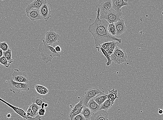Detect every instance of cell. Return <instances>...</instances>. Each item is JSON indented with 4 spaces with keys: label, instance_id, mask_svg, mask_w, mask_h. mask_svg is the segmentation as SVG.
Returning a JSON list of instances; mask_svg holds the SVG:
<instances>
[{
    "label": "cell",
    "instance_id": "cell-35",
    "mask_svg": "<svg viewBox=\"0 0 163 120\" xmlns=\"http://www.w3.org/2000/svg\"><path fill=\"white\" fill-rule=\"evenodd\" d=\"M46 113V109L45 108H41L39 109L38 114L40 116H44Z\"/></svg>",
    "mask_w": 163,
    "mask_h": 120
},
{
    "label": "cell",
    "instance_id": "cell-36",
    "mask_svg": "<svg viewBox=\"0 0 163 120\" xmlns=\"http://www.w3.org/2000/svg\"><path fill=\"white\" fill-rule=\"evenodd\" d=\"M54 48L55 51H56L57 52L59 53L61 52V47L59 46V45H57V46H56Z\"/></svg>",
    "mask_w": 163,
    "mask_h": 120
},
{
    "label": "cell",
    "instance_id": "cell-34",
    "mask_svg": "<svg viewBox=\"0 0 163 120\" xmlns=\"http://www.w3.org/2000/svg\"><path fill=\"white\" fill-rule=\"evenodd\" d=\"M73 120H86L83 115L80 113L73 118Z\"/></svg>",
    "mask_w": 163,
    "mask_h": 120
},
{
    "label": "cell",
    "instance_id": "cell-13",
    "mask_svg": "<svg viewBox=\"0 0 163 120\" xmlns=\"http://www.w3.org/2000/svg\"><path fill=\"white\" fill-rule=\"evenodd\" d=\"M26 13L27 16L32 21L43 20L42 16H41L39 10L32 9Z\"/></svg>",
    "mask_w": 163,
    "mask_h": 120
},
{
    "label": "cell",
    "instance_id": "cell-3",
    "mask_svg": "<svg viewBox=\"0 0 163 120\" xmlns=\"http://www.w3.org/2000/svg\"><path fill=\"white\" fill-rule=\"evenodd\" d=\"M110 57L112 61L118 65H120L126 62L127 55L125 51L117 46L115 47L112 54L110 55Z\"/></svg>",
    "mask_w": 163,
    "mask_h": 120
},
{
    "label": "cell",
    "instance_id": "cell-22",
    "mask_svg": "<svg viewBox=\"0 0 163 120\" xmlns=\"http://www.w3.org/2000/svg\"><path fill=\"white\" fill-rule=\"evenodd\" d=\"M31 101L33 103H35L39 106L41 107L43 103H47V101L45 99L42 98L40 96L33 97L31 99Z\"/></svg>",
    "mask_w": 163,
    "mask_h": 120
},
{
    "label": "cell",
    "instance_id": "cell-19",
    "mask_svg": "<svg viewBox=\"0 0 163 120\" xmlns=\"http://www.w3.org/2000/svg\"><path fill=\"white\" fill-rule=\"evenodd\" d=\"M35 90L39 94L42 95H46L49 92V90L46 87L39 84L34 86Z\"/></svg>",
    "mask_w": 163,
    "mask_h": 120
},
{
    "label": "cell",
    "instance_id": "cell-16",
    "mask_svg": "<svg viewBox=\"0 0 163 120\" xmlns=\"http://www.w3.org/2000/svg\"><path fill=\"white\" fill-rule=\"evenodd\" d=\"M86 106L90 109L92 115L100 110V105L94 101V98L88 101Z\"/></svg>",
    "mask_w": 163,
    "mask_h": 120
},
{
    "label": "cell",
    "instance_id": "cell-29",
    "mask_svg": "<svg viewBox=\"0 0 163 120\" xmlns=\"http://www.w3.org/2000/svg\"><path fill=\"white\" fill-rule=\"evenodd\" d=\"M30 106L35 116H37L39 115L38 111L39 109H40L39 106L34 103H32V104L30 105Z\"/></svg>",
    "mask_w": 163,
    "mask_h": 120
},
{
    "label": "cell",
    "instance_id": "cell-28",
    "mask_svg": "<svg viewBox=\"0 0 163 120\" xmlns=\"http://www.w3.org/2000/svg\"><path fill=\"white\" fill-rule=\"evenodd\" d=\"M0 64L7 68H9L10 65V64H9L7 59L4 56L0 58Z\"/></svg>",
    "mask_w": 163,
    "mask_h": 120
},
{
    "label": "cell",
    "instance_id": "cell-21",
    "mask_svg": "<svg viewBox=\"0 0 163 120\" xmlns=\"http://www.w3.org/2000/svg\"><path fill=\"white\" fill-rule=\"evenodd\" d=\"M114 103L115 101L109 100L107 99L100 105V110H103L106 111H108Z\"/></svg>",
    "mask_w": 163,
    "mask_h": 120
},
{
    "label": "cell",
    "instance_id": "cell-39",
    "mask_svg": "<svg viewBox=\"0 0 163 120\" xmlns=\"http://www.w3.org/2000/svg\"><path fill=\"white\" fill-rule=\"evenodd\" d=\"M48 106V103H46V104L45 105V107H47Z\"/></svg>",
    "mask_w": 163,
    "mask_h": 120
},
{
    "label": "cell",
    "instance_id": "cell-18",
    "mask_svg": "<svg viewBox=\"0 0 163 120\" xmlns=\"http://www.w3.org/2000/svg\"><path fill=\"white\" fill-rule=\"evenodd\" d=\"M96 47L98 51L99 52L105 56V57L106 58L107 61H108V62L106 63V65L109 66L110 65L112 61L111 59L110 55L109 54V53L106 51H105V49L100 45L99 46Z\"/></svg>",
    "mask_w": 163,
    "mask_h": 120
},
{
    "label": "cell",
    "instance_id": "cell-25",
    "mask_svg": "<svg viewBox=\"0 0 163 120\" xmlns=\"http://www.w3.org/2000/svg\"><path fill=\"white\" fill-rule=\"evenodd\" d=\"M83 106V99L82 98L81 99H80L79 102H78L77 104H76L75 106H74L73 108L72 109L71 111H70L69 114V117H70L72 114H73L76 111L79 109L80 108H81Z\"/></svg>",
    "mask_w": 163,
    "mask_h": 120
},
{
    "label": "cell",
    "instance_id": "cell-37",
    "mask_svg": "<svg viewBox=\"0 0 163 120\" xmlns=\"http://www.w3.org/2000/svg\"><path fill=\"white\" fill-rule=\"evenodd\" d=\"M158 113L160 115H162L163 114V110L160 108L159 109L158 111Z\"/></svg>",
    "mask_w": 163,
    "mask_h": 120
},
{
    "label": "cell",
    "instance_id": "cell-20",
    "mask_svg": "<svg viewBox=\"0 0 163 120\" xmlns=\"http://www.w3.org/2000/svg\"><path fill=\"white\" fill-rule=\"evenodd\" d=\"M86 120H91L92 114L87 106H84L81 113Z\"/></svg>",
    "mask_w": 163,
    "mask_h": 120
},
{
    "label": "cell",
    "instance_id": "cell-40",
    "mask_svg": "<svg viewBox=\"0 0 163 120\" xmlns=\"http://www.w3.org/2000/svg\"><path fill=\"white\" fill-rule=\"evenodd\" d=\"M162 15H163V12H162Z\"/></svg>",
    "mask_w": 163,
    "mask_h": 120
},
{
    "label": "cell",
    "instance_id": "cell-23",
    "mask_svg": "<svg viewBox=\"0 0 163 120\" xmlns=\"http://www.w3.org/2000/svg\"><path fill=\"white\" fill-rule=\"evenodd\" d=\"M117 89L115 90L114 89H113L111 90H109V94L107 99L109 100L115 101V99L118 98V97L117 96Z\"/></svg>",
    "mask_w": 163,
    "mask_h": 120
},
{
    "label": "cell",
    "instance_id": "cell-33",
    "mask_svg": "<svg viewBox=\"0 0 163 120\" xmlns=\"http://www.w3.org/2000/svg\"><path fill=\"white\" fill-rule=\"evenodd\" d=\"M119 5L120 7L121 8L124 6H128L129 4H128V1L127 0H118Z\"/></svg>",
    "mask_w": 163,
    "mask_h": 120
},
{
    "label": "cell",
    "instance_id": "cell-2",
    "mask_svg": "<svg viewBox=\"0 0 163 120\" xmlns=\"http://www.w3.org/2000/svg\"><path fill=\"white\" fill-rule=\"evenodd\" d=\"M38 49L42 60L46 63L51 62L55 57H61V55L55 51L54 47L46 44L44 40L39 45Z\"/></svg>",
    "mask_w": 163,
    "mask_h": 120
},
{
    "label": "cell",
    "instance_id": "cell-7",
    "mask_svg": "<svg viewBox=\"0 0 163 120\" xmlns=\"http://www.w3.org/2000/svg\"><path fill=\"white\" fill-rule=\"evenodd\" d=\"M11 78L14 81L20 83L28 84L29 82L28 76L26 72L20 71L18 69L14 70Z\"/></svg>",
    "mask_w": 163,
    "mask_h": 120
},
{
    "label": "cell",
    "instance_id": "cell-1",
    "mask_svg": "<svg viewBox=\"0 0 163 120\" xmlns=\"http://www.w3.org/2000/svg\"><path fill=\"white\" fill-rule=\"evenodd\" d=\"M95 10L97 12L96 19L94 23L88 26V30L94 37L96 47L114 41L121 43V39L117 38L109 33L107 28L109 23L106 20L100 19V9L95 8Z\"/></svg>",
    "mask_w": 163,
    "mask_h": 120
},
{
    "label": "cell",
    "instance_id": "cell-10",
    "mask_svg": "<svg viewBox=\"0 0 163 120\" xmlns=\"http://www.w3.org/2000/svg\"><path fill=\"white\" fill-rule=\"evenodd\" d=\"M99 8L100 9V15L108 11L112 8V2L111 0H101L99 1L95 8Z\"/></svg>",
    "mask_w": 163,
    "mask_h": 120
},
{
    "label": "cell",
    "instance_id": "cell-9",
    "mask_svg": "<svg viewBox=\"0 0 163 120\" xmlns=\"http://www.w3.org/2000/svg\"><path fill=\"white\" fill-rule=\"evenodd\" d=\"M102 92L99 89L96 87L88 89L85 93L84 96L82 97L84 106H86L88 101L90 99L94 98L97 95L102 93Z\"/></svg>",
    "mask_w": 163,
    "mask_h": 120
},
{
    "label": "cell",
    "instance_id": "cell-30",
    "mask_svg": "<svg viewBox=\"0 0 163 120\" xmlns=\"http://www.w3.org/2000/svg\"><path fill=\"white\" fill-rule=\"evenodd\" d=\"M9 49V46L7 42H1L0 41V49H1L3 52L7 51Z\"/></svg>",
    "mask_w": 163,
    "mask_h": 120
},
{
    "label": "cell",
    "instance_id": "cell-8",
    "mask_svg": "<svg viewBox=\"0 0 163 120\" xmlns=\"http://www.w3.org/2000/svg\"><path fill=\"white\" fill-rule=\"evenodd\" d=\"M60 38L59 35L54 30L51 29L46 33L44 41L46 44L52 46L58 41Z\"/></svg>",
    "mask_w": 163,
    "mask_h": 120
},
{
    "label": "cell",
    "instance_id": "cell-32",
    "mask_svg": "<svg viewBox=\"0 0 163 120\" xmlns=\"http://www.w3.org/2000/svg\"><path fill=\"white\" fill-rule=\"evenodd\" d=\"M26 113L28 116L29 117L34 118L37 117L36 116H35L34 112H33L31 108L30 105V107L28 108V109L27 110Z\"/></svg>",
    "mask_w": 163,
    "mask_h": 120
},
{
    "label": "cell",
    "instance_id": "cell-38",
    "mask_svg": "<svg viewBox=\"0 0 163 120\" xmlns=\"http://www.w3.org/2000/svg\"><path fill=\"white\" fill-rule=\"evenodd\" d=\"M3 51L2 49H0V58L3 57Z\"/></svg>",
    "mask_w": 163,
    "mask_h": 120
},
{
    "label": "cell",
    "instance_id": "cell-4",
    "mask_svg": "<svg viewBox=\"0 0 163 120\" xmlns=\"http://www.w3.org/2000/svg\"><path fill=\"white\" fill-rule=\"evenodd\" d=\"M121 16V12H117L112 9L100 15V18L106 20L109 24H113L120 20Z\"/></svg>",
    "mask_w": 163,
    "mask_h": 120
},
{
    "label": "cell",
    "instance_id": "cell-12",
    "mask_svg": "<svg viewBox=\"0 0 163 120\" xmlns=\"http://www.w3.org/2000/svg\"><path fill=\"white\" fill-rule=\"evenodd\" d=\"M108 119L109 114L107 111L100 110L92 115L91 120H108Z\"/></svg>",
    "mask_w": 163,
    "mask_h": 120
},
{
    "label": "cell",
    "instance_id": "cell-11",
    "mask_svg": "<svg viewBox=\"0 0 163 120\" xmlns=\"http://www.w3.org/2000/svg\"><path fill=\"white\" fill-rule=\"evenodd\" d=\"M39 11L42 19L45 20L46 22L48 21L51 16L50 7L48 3H46L44 4L41 7Z\"/></svg>",
    "mask_w": 163,
    "mask_h": 120
},
{
    "label": "cell",
    "instance_id": "cell-26",
    "mask_svg": "<svg viewBox=\"0 0 163 120\" xmlns=\"http://www.w3.org/2000/svg\"><path fill=\"white\" fill-rule=\"evenodd\" d=\"M108 32L109 34L115 36L116 35V29H115L114 23L109 24L107 28Z\"/></svg>",
    "mask_w": 163,
    "mask_h": 120
},
{
    "label": "cell",
    "instance_id": "cell-17",
    "mask_svg": "<svg viewBox=\"0 0 163 120\" xmlns=\"http://www.w3.org/2000/svg\"><path fill=\"white\" fill-rule=\"evenodd\" d=\"M108 94H105L104 92L102 91V93L97 95L94 98V100L96 103L100 105H102L105 101L107 99Z\"/></svg>",
    "mask_w": 163,
    "mask_h": 120
},
{
    "label": "cell",
    "instance_id": "cell-5",
    "mask_svg": "<svg viewBox=\"0 0 163 120\" xmlns=\"http://www.w3.org/2000/svg\"><path fill=\"white\" fill-rule=\"evenodd\" d=\"M9 85L10 91L13 93L26 92L30 89L28 84L20 83L14 81L12 78L9 81Z\"/></svg>",
    "mask_w": 163,
    "mask_h": 120
},
{
    "label": "cell",
    "instance_id": "cell-24",
    "mask_svg": "<svg viewBox=\"0 0 163 120\" xmlns=\"http://www.w3.org/2000/svg\"><path fill=\"white\" fill-rule=\"evenodd\" d=\"M4 56L7 59L10 64H11L13 62V59H12V53L11 49H9L6 52H3Z\"/></svg>",
    "mask_w": 163,
    "mask_h": 120
},
{
    "label": "cell",
    "instance_id": "cell-31",
    "mask_svg": "<svg viewBox=\"0 0 163 120\" xmlns=\"http://www.w3.org/2000/svg\"><path fill=\"white\" fill-rule=\"evenodd\" d=\"M83 107L84 105L81 108H80L79 109L77 110H76L72 114L71 116L70 117V119H71V120H73V118L76 116V115L79 114L80 113H81Z\"/></svg>",
    "mask_w": 163,
    "mask_h": 120
},
{
    "label": "cell",
    "instance_id": "cell-27",
    "mask_svg": "<svg viewBox=\"0 0 163 120\" xmlns=\"http://www.w3.org/2000/svg\"><path fill=\"white\" fill-rule=\"evenodd\" d=\"M112 8L113 10L119 12H121V8L120 7L118 0H112Z\"/></svg>",
    "mask_w": 163,
    "mask_h": 120
},
{
    "label": "cell",
    "instance_id": "cell-14",
    "mask_svg": "<svg viewBox=\"0 0 163 120\" xmlns=\"http://www.w3.org/2000/svg\"><path fill=\"white\" fill-rule=\"evenodd\" d=\"M47 2L46 0H35L32 3L29 5L26 9V13L32 9L40 10L42 6Z\"/></svg>",
    "mask_w": 163,
    "mask_h": 120
},
{
    "label": "cell",
    "instance_id": "cell-6",
    "mask_svg": "<svg viewBox=\"0 0 163 120\" xmlns=\"http://www.w3.org/2000/svg\"><path fill=\"white\" fill-rule=\"evenodd\" d=\"M0 101H1L5 104L7 105L12 109H13L15 112L18 114L20 115L23 118L24 120H42L41 119V116L39 115L34 118H32L28 116L27 115L26 112L21 108H19L18 107H16L13 105L10 104L9 103H7L3 99L0 98Z\"/></svg>",
    "mask_w": 163,
    "mask_h": 120
},
{
    "label": "cell",
    "instance_id": "cell-15",
    "mask_svg": "<svg viewBox=\"0 0 163 120\" xmlns=\"http://www.w3.org/2000/svg\"><path fill=\"white\" fill-rule=\"evenodd\" d=\"M114 24L116 29V36H121L126 31V28L125 25L124 20L123 19H121Z\"/></svg>",
    "mask_w": 163,
    "mask_h": 120
}]
</instances>
